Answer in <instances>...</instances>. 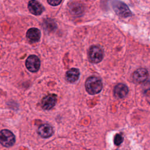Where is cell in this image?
I'll return each mask as SVG.
<instances>
[{
    "label": "cell",
    "instance_id": "cell-1",
    "mask_svg": "<svg viewBox=\"0 0 150 150\" xmlns=\"http://www.w3.org/2000/svg\"><path fill=\"white\" fill-rule=\"evenodd\" d=\"M85 88L88 94L94 95L99 93L101 91L103 83L99 77L94 76H90L86 81Z\"/></svg>",
    "mask_w": 150,
    "mask_h": 150
},
{
    "label": "cell",
    "instance_id": "cell-2",
    "mask_svg": "<svg viewBox=\"0 0 150 150\" xmlns=\"http://www.w3.org/2000/svg\"><path fill=\"white\" fill-rule=\"evenodd\" d=\"M15 142V137L9 130L4 129L0 131V144L5 147H11Z\"/></svg>",
    "mask_w": 150,
    "mask_h": 150
},
{
    "label": "cell",
    "instance_id": "cell-3",
    "mask_svg": "<svg viewBox=\"0 0 150 150\" xmlns=\"http://www.w3.org/2000/svg\"><path fill=\"white\" fill-rule=\"evenodd\" d=\"M104 53L102 49L97 46H91L88 50V58L92 63H98L103 58Z\"/></svg>",
    "mask_w": 150,
    "mask_h": 150
},
{
    "label": "cell",
    "instance_id": "cell-4",
    "mask_svg": "<svg viewBox=\"0 0 150 150\" xmlns=\"http://www.w3.org/2000/svg\"><path fill=\"white\" fill-rule=\"evenodd\" d=\"M112 6L115 12L121 17H128L131 15V12L126 4L124 3L114 0L112 2Z\"/></svg>",
    "mask_w": 150,
    "mask_h": 150
},
{
    "label": "cell",
    "instance_id": "cell-5",
    "mask_svg": "<svg viewBox=\"0 0 150 150\" xmlns=\"http://www.w3.org/2000/svg\"><path fill=\"white\" fill-rule=\"evenodd\" d=\"M25 65L29 71L35 73L38 71L40 68V61L37 56L34 54L30 55L26 59Z\"/></svg>",
    "mask_w": 150,
    "mask_h": 150
},
{
    "label": "cell",
    "instance_id": "cell-6",
    "mask_svg": "<svg viewBox=\"0 0 150 150\" xmlns=\"http://www.w3.org/2000/svg\"><path fill=\"white\" fill-rule=\"evenodd\" d=\"M57 96L54 94H50L44 97L41 101V106L43 110H49L56 104Z\"/></svg>",
    "mask_w": 150,
    "mask_h": 150
},
{
    "label": "cell",
    "instance_id": "cell-7",
    "mask_svg": "<svg viewBox=\"0 0 150 150\" xmlns=\"http://www.w3.org/2000/svg\"><path fill=\"white\" fill-rule=\"evenodd\" d=\"M148 77V72L145 68H139L134 71L132 78L136 83H141L145 81Z\"/></svg>",
    "mask_w": 150,
    "mask_h": 150
},
{
    "label": "cell",
    "instance_id": "cell-8",
    "mask_svg": "<svg viewBox=\"0 0 150 150\" xmlns=\"http://www.w3.org/2000/svg\"><path fill=\"white\" fill-rule=\"evenodd\" d=\"M28 8L29 12L35 15H40L45 9L43 6L36 0L29 1Z\"/></svg>",
    "mask_w": 150,
    "mask_h": 150
},
{
    "label": "cell",
    "instance_id": "cell-9",
    "mask_svg": "<svg viewBox=\"0 0 150 150\" xmlns=\"http://www.w3.org/2000/svg\"><path fill=\"white\" fill-rule=\"evenodd\" d=\"M38 134L43 138H47L51 137L53 134L52 127L48 124L40 125L38 129Z\"/></svg>",
    "mask_w": 150,
    "mask_h": 150
},
{
    "label": "cell",
    "instance_id": "cell-10",
    "mask_svg": "<svg viewBox=\"0 0 150 150\" xmlns=\"http://www.w3.org/2000/svg\"><path fill=\"white\" fill-rule=\"evenodd\" d=\"M128 93V87L123 83L117 84L114 88V95L117 98H122Z\"/></svg>",
    "mask_w": 150,
    "mask_h": 150
},
{
    "label": "cell",
    "instance_id": "cell-11",
    "mask_svg": "<svg viewBox=\"0 0 150 150\" xmlns=\"http://www.w3.org/2000/svg\"><path fill=\"white\" fill-rule=\"evenodd\" d=\"M79 76L80 71L79 69L76 68H71L66 73L65 79L66 81L69 83H74L79 79Z\"/></svg>",
    "mask_w": 150,
    "mask_h": 150
},
{
    "label": "cell",
    "instance_id": "cell-12",
    "mask_svg": "<svg viewBox=\"0 0 150 150\" xmlns=\"http://www.w3.org/2000/svg\"><path fill=\"white\" fill-rule=\"evenodd\" d=\"M41 36V33L39 29L36 28H32L28 30L26 32L27 38L33 42H36L39 40Z\"/></svg>",
    "mask_w": 150,
    "mask_h": 150
},
{
    "label": "cell",
    "instance_id": "cell-13",
    "mask_svg": "<svg viewBox=\"0 0 150 150\" xmlns=\"http://www.w3.org/2000/svg\"><path fill=\"white\" fill-rule=\"evenodd\" d=\"M123 140H124L123 137L120 134H117L115 135L114 139V144L115 145H120L122 142Z\"/></svg>",
    "mask_w": 150,
    "mask_h": 150
},
{
    "label": "cell",
    "instance_id": "cell-14",
    "mask_svg": "<svg viewBox=\"0 0 150 150\" xmlns=\"http://www.w3.org/2000/svg\"><path fill=\"white\" fill-rule=\"evenodd\" d=\"M45 25H46V26L49 25V26L46 28V29L49 30H53L54 29H56V27L55 23L52 20H50V19L46 21Z\"/></svg>",
    "mask_w": 150,
    "mask_h": 150
},
{
    "label": "cell",
    "instance_id": "cell-15",
    "mask_svg": "<svg viewBox=\"0 0 150 150\" xmlns=\"http://www.w3.org/2000/svg\"><path fill=\"white\" fill-rule=\"evenodd\" d=\"M47 2L52 6H57L59 5L62 0H47Z\"/></svg>",
    "mask_w": 150,
    "mask_h": 150
}]
</instances>
